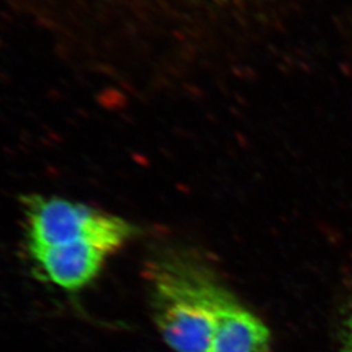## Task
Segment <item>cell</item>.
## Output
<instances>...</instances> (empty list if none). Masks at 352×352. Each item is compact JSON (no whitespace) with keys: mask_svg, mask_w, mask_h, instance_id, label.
<instances>
[{"mask_svg":"<svg viewBox=\"0 0 352 352\" xmlns=\"http://www.w3.org/2000/svg\"><path fill=\"white\" fill-rule=\"evenodd\" d=\"M151 316L175 352H212L221 318L235 296L212 266L180 247H164L144 265Z\"/></svg>","mask_w":352,"mask_h":352,"instance_id":"6da1fadb","label":"cell"},{"mask_svg":"<svg viewBox=\"0 0 352 352\" xmlns=\"http://www.w3.org/2000/svg\"><path fill=\"white\" fill-rule=\"evenodd\" d=\"M21 206L25 247L85 241L113 254L138 232L124 218L62 197L26 195L21 197Z\"/></svg>","mask_w":352,"mask_h":352,"instance_id":"7a4b0ae2","label":"cell"},{"mask_svg":"<svg viewBox=\"0 0 352 352\" xmlns=\"http://www.w3.org/2000/svg\"><path fill=\"white\" fill-rule=\"evenodd\" d=\"M25 248L36 276L68 292H77L91 285L111 256L85 241Z\"/></svg>","mask_w":352,"mask_h":352,"instance_id":"3957f363","label":"cell"},{"mask_svg":"<svg viewBox=\"0 0 352 352\" xmlns=\"http://www.w3.org/2000/svg\"><path fill=\"white\" fill-rule=\"evenodd\" d=\"M212 352H272V336L264 321L234 296L215 331Z\"/></svg>","mask_w":352,"mask_h":352,"instance_id":"277c9868","label":"cell"},{"mask_svg":"<svg viewBox=\"0 0 352 352\" xmlns=\"http://www.w3.org/2000/svg\"><path fill=\"white\" fill-rule=\"evenodd\" d=\"M342 352H352V314L349 316L343 330Z\"/></svg>","mask_w":352,"mask_h":352,"instance_id":"5b68a950","label":"cell"}]
</instances>
